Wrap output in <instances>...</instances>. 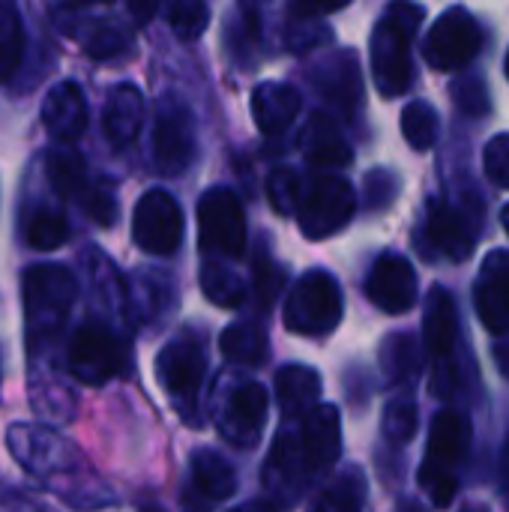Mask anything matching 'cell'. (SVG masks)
<instances>
[{
  "label": "cell",
  "instance_id": "6da1fadb",
  "mask_svg": "<svg viewBox=\"0 0 509 512\" xmlns=\"http://www.w3.org/2000/svg\"><path fill=\"white\" fill-rule=\"evenodd\" d=\"M6 444L15 462L69 507L87 512L111 504V489L93 474L81 450L72 447L63 435L45 426L12 423Z\"/></svg>",
  "mask_w": 509,
  "mask_h": 512
},
{
  "label": "cell",
  "instance_id": "7a4b0ae2",
  "mask_svg": "<svg viewBox=\"0 0 509 512\" xmlns=\"http://www.w3.org/2000/svg\"><path fill=\"white\" fill-rule=\"evenodd\" d=\"M24 327L30 360L48 351L69 318V309L78 297V285L69 267L63 264H36L24 273Z\"/></svg>",
  "mask_w": 509,
  "mask_h": 512
},
{
  "label": "cell",
  "instance_id": "3957f363",
  "mask_svg": "<svg viewBox=\"0 0 509 512\" xmlns=\"http://www.w3.org/2000/svg\"><path fill=\"white\" fill-rule=\"evenodd\" d=\"M423 6L393 3L372 33V78L384 99H396L411 87V39L423 21Z\"/></svg>",
  "mask_w": 509,
  "mask_h": 512
},
{
  "label": "cell",
  "instance_id": "277c9868",
  "mask_svg": "<svg viewBox=\"0 0 509 512\" xmlns=\"http://www.w3.org/2000/svg\"><path fill=\"white\" fill-rule=\"evenodd\" d=\"M468 447V423L462 414L444 408L435 414L429 426V450L420 468V489L432 501L435 510H447L459 492L456 468Z\"/></svg>",
  "mask_w": 509,
  "mask_h": 512
},
{
  "label": "cell",
  "instance_id": "5b68a950",
  "mask_svg": "<svg viewBox=\"0 0 509 512\" xmlns=\"http://www.w3.org/2000/svg\"><path fill=\"white\" fill-rule=\"evenodd\" d=\"M156 378L177 414L189 426H201V393L207 378V354L195 336L168 342L156 357Z\"/></svg>",
  "mask_w": 509,
  "mask_h": 512
},
{
  "label": "cell",
  "instance_id": "8992f818",
  "mask_svg": "<svg viewBox=\"0 0 509 512\" xmlns=\"http://www.w3.org/2000/svg\"><path fill=\"white\" fill-rule=\"evenodd\" d=\"M342 288L327 270L303 273L285 300V327L297 336H327L342 321Z\"/></svg>",
  "mask_w": 509,
  "mask_h": 512
},
{
  "label": "cell",
  "instance_id": "52a82bcc",
  "mask_svg": "<svg viewBox=\"0 0 509 512\" xmlns=\"http://www.w3.org/2000/svg\"><path fill=\"white\" fill-rule=\"evenodd\" d=\"M354 210H357V195L351 183L339 174H318L303 186L297 204V222L309 240H324L342 231L351 222Z\"/></svg>",
  "mask_w": 509,
  "mask_h": 512
},
{
  "label": "cell",
  "instance_id": "ba28073f",
  "mask_svg": "<svg viewBox=\"0 0 509 512\" xmlns=\"http://www.w3.org/2000/svg\"><path fill=\"white\" fill-rule=\"evenodd\" d=\"M198 240L216 261L246 252V216L231 189H207L198 201Z\"/></svg>",
  "mask_w": 509,
  "mask_h": 512
},
{
  "label": "cell",
  "instance_id": "9c48e42d",
  "mask_svg": "<svg viewBox=\"0 0 509 512\" xmlns=\"http://www.w3.org/2000/svg\"><path fill=\"white\" fill-rule=\"evenodd\" d=\"M66 369L87 387L108 384L123 369V342L102 321H84L66 348Z\"/></svg>",
  "mask_w": 509,
  "mask_h": 512
},
{
  "label": "cell",
  "instance_id": "30bf717a",
  "mask_svg": "<svg viewBox=\"0 0 509 512\" xmlns=\"http://www.w3.org/2000/svg\"><path fill=\"white\" fill-rule=\"evenodd\" d=\"M186 231L183 210L177 198L165 189H150L138 198L132 213V240L147 255L168 258L180 249Z\"/></svg>",
  "mask_w": 509,
  "mask_h": 512
},
{
  "label": "cell",
  "instance_id": "8fae6325",
  "mask_svg": "<svg viewBox=\"0 0 509 512\" xmlns=\"http://www.w3.org/2000/svg\"><path fill=\"white\" fill-rule=\"evenodd\" d=\"M483 48V30H480V21L462 9V6H453L447 9L435 24L432 30L426 33V42H423V54H426V63L438 72H456V69H465Z\"/></svg>",
  "mask_w": 509,
  "mask_h": 512
},
{
  "label": "cell",
  "instance_id": "7c38bea8",
  "mask_svg": "<svg viewBox=\"0 0 509 512\" xmlns=\"http://www.w3.org/2000/svg\"><path fill=\"white\" fill-rule=\"evenodd\" d=\"M195 156V117L186 102L165 96L153 120V165L159 174H183Z\"/></svg>",
  "mask_w": 509,
  "mask_h": 512
},
{
  "label": "cell",
  "instance_id": "4fadbf2b",
  "mask_svg": "<svg viewBox=\"0 0 509 512\" xmlns=\"http://www.w3.org/2000/svg\"><path fill=\"white\" fill-rule=\"evenodd\" d=\"M423 342L426 351L435 360V384L432 390L438 396H447L453 390V351L459 342V315L456 303L447 288L435 285L426 297V315H423Z\"/></svg>",
  "mask_w": 509,
  "mask_h": 512
},
{
  "label": "cell",
  "instance_id": "5bb4252c",
  "mask_svg": "<svg viewBox=\"0 0 509 512\" xmlns=\"http://www.w3.org/2000/svg\"><path fill=\"white\" fill-rule=\"evenodd\" d=\"M267 390L258 381H243L237 384L222 411H219V432L228 444L240 447V450H252L261 441L264 423H267Z\"/></svg>",
  "mask_w": 509,
  "mask_h": 512
},
{
  "label": "cell",
  "instance_id": "9a60e30c",
  "mask_svg": "<svg viewBox=\"0 0 509 512\" xmlns=\"http://www.w3.org/2000/svg\"><path fill=\"white\" fill-rule=\"evenodd\" d=\"M297 450L306 474H324L339 462L342 453V420L336 405H315L297 432Z\"/></svg>",
  "mask_w": 509,
  "mask_h": 512
},
{
  "label": "cell",
  "instance_id": "2e32d148",
  "mask_svg": "<svg viewBox=\"0 0 509 512\" xmlns=\"http://www.w3.org/2000/svg\"><path fill=\"white\" fill-rule=\"evenodd\" d=\"M366 297L387 315H402L417 303V273L405 255H381L366 276Z\"/></svg>",
  "mask_w": 509,
  "mask_h": 512
},
{
  "label": "cell",
  "instance_id": "e0dca14e",
  "mask_svg": "<svg viewBox=\"0 0 509 512\" xmlns=\"http://www.w3.org/2000/svg\"><path fill=\"white\" fill-rule=\"evenodd\" d=\"M306 480H309V474H306L300 450H297V435L294 432H279L273 447H270L267 465H264L267 501L276 510L294 507V501L300 498Z\"/></svg>",
  "mask_w": 509,
  "mask_h": 512
},
{
  "label": "cell",
  "instance_id": "ac0fdd59",
  "mask_svg": "<svg viewBox=\"0 0 509 512\" xmlns=\"http://www.w3.org/2000/svg\"><path fill=\"white\" fill-rule=\"evenodd\" d=\"M474 303H477V315L483 321V327L492 336H509V252L498 249L489 252L480 276H477V288H474Z\"/></svg>",
  "mask_w": 509,
  "mask_h": 512
},
{
  "label": "cell",
  "instance_id": "d6986e66",
  "mask_svg": "<svg viewBox=\"0 0 509 512\" xmlns=\"http://www.w3.org/2000/svg\"><path fill=\"white\" fill-rule=\"evenodd\" d=\"M237 492L234 468L213 450H198L189 465V492L186 507L195 512L213 510Z\"/></svg>",
  "mask_w": 509,
  "mask_h": 512
},
{
  "label": "cell",
  "instance_id": "ffe728a7",
  "mask_svg": "<svg viewBox=\"0 0 509 512\" xmlns=\"http://www.w3.org/2000/svg\"><path fill=\"white\" fill-rule=\"evenodd\" d=\"M426 237L444 258L462 264L474 252L477 228H471V219L462 207L450 201H432L429 219H426Z\"/></svg>",
  "mask_w": 509,
  "mask_h": 512
},
{
  "label": "cell",
  "instance_id": "44dd1931",
  "mask_svg": "<svg viewBox=\"0 0 509 512\" xmlns=\"http://www.w3.org/2000/svg\"><path fill=\"white\" fill-rule=\"evenodd\" d=\"M42 126L54 141H75L87 129V99L75 81L54 84L42 99Z\"/></svg>",
  "mask_w": 509,
  "mask_h": 512
},
{
  "label": "cell",
  "instance_id": "7402d4cb",
  "mask_svg": "<svg viewBox=\"0 0 509 512\" xmlns=\"http://www.w3.org/2000/svg\"><path fill=\"white\" fill-rule=\"evenodd\" d=\"M312 84L321 90V96L336 105L342 114H354L363 99V81H360V66L351 51H339L327 57L324 63L315 66Z\"/></svg>",
  "mask_w": 509,
  "mask_h": 512
},
{
  "label": "cell",
  "instance_id": "603a6c76",
  "mask_svg": "<svg viewBox=\"0 0 509 512\" xmlns=\"http://www.w3.org/2000/svg\"><path fill=\"white\" fill-rule=\"evenodd\" d=\"M303 99L285 81H264L252 90V117L264 135H282L300 114Z\"/></svg>",
  "mask_w": 509,
  "mask_h": 512
},
{
  "label": "cell",
  "instance_id": "cb8c5ba5",
  "mask_svg": "<svg viewBox=\"0 0 509 512\" xmlns=\"http://www.w3.org/2000/svg\"><path fill=\"white\" fill-rule=\"evenodd\" d=\"M102 126H105L108 141L117 147L138 138L141 126H144V96L135 84H117L108 93L105 111H102Z\"/></svg>",
  "mask_w": 509,
  "mask_h": 512
},
{
  "label": "cell",
  "instance_id": "d4e9b609",
  "mask_svg": "<svg viewBox=\"0 0 509 512\" xmlns=\"http://www.w3.org/2000/svg\"><path fill=\"white\" fill-rule=\"evenodd\" d=\"M300 147L306 162L315 168H345L354 159L345 135L339 132L336 120L327 114H315L309 120V126L300 135Z\"/></svg>",
  "mask_w": 509,
  "mask_h": 512
},
{
  "label": "cell",
  "instance_id": "484cf974",
  "mask_svg": "<svg viewBox=\"0 0 509 512\" xmlns=\"http://www.w3.org/2000/svg\"><path fill=\"white\" fill-rule=\"evenodd\" d=\"M276 402L285 417H306L321 396V375L309 366H282L276 372Z\"/></svg>",
  "mask_w": 509,
  "mask_h": 512
},
{
  "label": "cell",
  "instance_id": "4316f807",
  "mask_svg": "<svg viewBox=\"0 0 509 512\" xmlns=\"http://www.w3.org/2000/svg\"><path fill=\"white\" fill-rule=\"evenodd\" d=\"M171 288V279L162 273H135L126 294V306L141 324H153L165 315L171 303Z\"/></svg>",
  "mask_w": 509,
  "mask_h": 512
},
{
  "label": "cell",
  "instance_id": "83f0119b",
  "mask_svg": "<svg viewBox=\"0 0 509 512\" xmlns=\"http://www.w3.org/2000/svg\"><path fill=\"white\" fill-rule=\"evenodd\" d=\"M363 504H366V477L360 468H348L327 489L315 495L309 512H363Z\"/></svg>",
  "mask_w": 509,
  "mask_h": 512
},
{
  "label": "cell",
  "instance_id": "f1b7e54d",
  "mask_svg": "<svg viewBox=\"0 0 509 512\" xmlns=\"http://www.w3.org/2000/svg\"><path fill=\"white\" fill-rule=\"evenodd\" d=\"M219 351L237 366H261L267 360L270 345L258 324H231L219 339Z\"/></svg>",
  "mask_w": 509,
  "mask_h": 512
},
{
  "label": "cell",
  "instance_id": "f546056e",
  "mask_svg": "<svg viewBox=\"0 0 509 512\" xmlns=\"http://www.w3.org/2000/svg\"><path fill=\"white\" fill-rule=\"evenodd\" d=\"M201 291L210 303L222 309H237L246 300V282L225 261L207 258L201 267Z\"/></svg>",
  "mask_w": 509,
  "mask_h": 512
},
{
  "label": "cell",
  "instance_id": "4dcf8cb0",
  "mask_svg": "<svg viewBox=\"0 0 509 512\" xmlns=\"http://www.w3.org/2000/svg\"><path fill=\"white\" fill-rule=\"evenodd\" d=\"M381 372L390 384H405L420 372V345L408 333H390L381 345Z\"/></svg>",
  "mask_w": 509,
  "mask_h": 512
},
{
  "label": "cell",
  "instance_id": "1f68e13d",
  "mask_svg": "<svg viewBox=\"0 0 509 512\" xmlns=\"http://www.w3.org/2000/svg\"><path fill=\"white\" fill-rule=\"evenodd\" d=\"M81 24L84 27L78 30V39L93 60H111L129 48V33L117 21H81Z\"/></svg>",
  "mask_w": 509,
  "mask_h": 512
},
{
  "label": "cell",
  "instance_id": "d6a6232c",
  "mask_svg": "<svg viewBox=\"0 0 509 512\" xmlns=\"http://www.w3.org/2000/svg\"><path fill=\"white\" fill-rule=\"evenodd\" d=\"M24 57V27L12 3L0 0V81L12 78Z\"/></svg>",
  "mask_w": 509,
  "mask_h": 512
},
{
  "label": "cell",
  "instance_id": "836d02e7",
  "mask_svg": "<svg viewBox=\"0 0 509 512\" xmlns=\"http://www.w3.org/2000/svg\"><path fill=\"white\" fill-rule=\"evenodd\" d=\"M48 183L63 198H78L87 189L84 159L75 150H57L48 159Z\"/></svg>",
  "mask_w": 509,
  "mask_h": 512
},
{
  "label": "cell",
  "instance_id": "e575fe53",
  "mask_svg": "<svg viewBox=\"0 0 509 512\" xmlns=\"http://www.w3.org/2000/svg\"><path fill=\"white\" fill-rule=\"evenodd\" d=\"M69 240V222L63 213L51 210V207H39L33 210V216L27 219V243L39 252H51L60 249Z\"/></svg>",
  "mask_w": 509,
  "mask_h": 512
},
{
  "label": "cell",
  "instance_id": "d590c367",
  "mask_svg": "<svg viewBox=\"0 0 509 512\" xmlns=\"http://www.w3.org/2000/svg\"><path fill=\"white\" fill-rule=\"evenodd\" d=\"M402 135L414 150H429L438 138V111L429 102H411L402 111Z\"/></svg>",
  "mask_w": 509,
  "mask_h": 512
},
{
  "label": "cell",
  "instance_id": "8d00e7d4",
  "mask_svg": "<svg viewBox=\"0 0 509 512\" xmlns=\"http://www.w3.org/2000/svg\"><path fill=\"white\" fill-rule=\"evenodd\" d=\"M165 15H168V24H171L174 36L183 39V42L198 39L210 24V6L201 3V0H177V3H171L165 9Z\"/></svg>",
  "mask_w": 509,
  "mask_h": 512
},
{
  "label": "cell",
  "instance_id": "74e56055",
  "mask_svg": "<svg viewBox=\"0 0 509 512\" xmlns=\"http://www.w3.org/2000/svg\"><path fill=\"white\" fill-rule=\"evenodd\" d=\"M381 429H384V438L393 447H402V444L414 441V435H417V405L411 399H393L387 405V411H384Z\"/></svg>",
  "mask_w": 509,
  "mask_h": 512
},
{
  "label": "cell",
  "instance_id": "f35d334b",
  "mask_svg": "<svg viewBox=\"0 0 509 512\" xmlns=\"http://www.w3.org/2000/svg\"><path fill=\"white\" fill-rule=\"evenodd\" d=\"M303 177L291 168H276L267 180V195H270V204L282 213V216H291L297 213V204H300V195H303Z\"/></svg>",
  "mask_w": 509,
  "mask_h": 512
},
{
  "label": "cell",
  "instance_id": "ab89813d",
  "mask_svg": "<svg viewBox=\"0 0 509 512\" xmlns=\"http://www.w3.org/2000/svg\"><path fill=\"white\" fill-rule=\"evenodd\" d=\"M453 102L468 117H483L492 108L489 87H486V81L480 75H459L453 81Z\"/></svg>",
  "mask_w": 509,
  "mask_h": 512
},
{
  "label": "cell",
  "instance_id": "60d3db41",
  "mask_svg": "<svg viewBox=\"0 0 509 512\" xmlns=\"http://www.w3.org/2000/svg\"><path fill=\"white\" fill-rule=\"evenodd\" d=\"M78 204L84 207V213L96 222V225H114L117 222V195L108 186H90L78 195Z\"/></svg>",
  "mask_w": 509,
  "mask_h": 512
},
{
  "label": "cell",
  "instance_id": "b9f144b4",
  "mask_svg": "<svg viewBox=\"0 0 509 512\" xmlns=\"http://www.w3.org/2000/svg\"><path fill=\"white\" fill-rule=\"evenodd\" d=\"M483 168H486V177L492 183L509 189V132L495 135L486 144V150H483Z\"/></svg>",
  "mask_w": 509,
  "mask_h": 512
},
{
  "label": "cell",
  "instance_id": "7bdbcfd3",
  "mask_svg": "<svg viewBox=\"0 0 509 512\" xmlns=\"http://www.w3.org/2000/svg\"><path fill=\"white\" fill-rule=\"evenodd\" d=\"M282 285H285V273L267 258H261L258 264H255V300H258V306L261 309H270L273 306V300H276V294L282 291Z\"/></svg>",
  "mask_w": 509,
  "mask_h": 512
},
{
  "label": "cell",
  "instance_id": "ee69618b",
  "mask_svg": "<svg viewBox=\"0 0 509 512\" xmlns=\"http://www.w3.org/2000/svg\"><path fill=\"white\" fill-rule=\"evenodd\" d=\"M333 33L330 27H324L321 21H312V18H294V24L288 27V45L294 51H309V48H318L321 42H327Z\"/></svg>",
  "mask_w": 509,
  "mask_h": 512
},
{
  "label": "cell",
  "instance_id": "f6af8a7d",
  "mask_svg": "<svg viewBox=\"0 0 509 512\" xmlns=\"http://www.w3.org/2000/svg\"><path fill=\"white\" fill-rule=\"evenodd\" d=\"M396 189H399V183L390 171H372L366 177V204L372 210H381L396 198Z\"/></svg>",
  "mask_w": 509,
  "mask_h": 512
},
{
  "label": "cell",
  "instance_id": "bcb514c9",
  "mask_svg": "<svg viewBox=\"0 0 509 512\" xmlns=\"http://www.w3.org/2000/svg\"><path fill=\"white\" fill-rule=\"evenodd\" d=\"M498 489H501V495H504L509 507V438L504 450H501V462H498Z\"/></svg>",
  "mask_w": 509,
  "mask_h": 512
},
{
  "label": "cell",
  "instance_id": "7dc6e473",
  "mask_svg": "<svg viewBox=\"0 0 509 512\" xmlns=\"http://www.w3.org/2000/svg\"><path fill=\"white\" fill-rule=\"evenodd\" d=\"M492 351H495V360H498V369H501V375H504V378H509V339L498 342Z\"/></svg>",
  "mask_w": 509,
  "mask_h": 512
},
{
  "label": "cell",
  "instance_id": "c3c4849f",
  "mask_svg": "<svg viewBox=\"0 0 509 512\" xmlns=\"http://www.w3.org/2000/svg\"><path fill=\"white\" fill-rule=\"evenodd\" d=\"M231 512H279L270 501H249V504H243V507H237V510Z\"/></svg>",
  "mask_w": 509,
  "mask_h": 512
},
{
  "label": "cell",
  "instance_id": "681fc988",
  "mask_svg": "<svg viewBox=\"0 0 509 512\" xmlns=\"http://www.w3.org/2000/svg\"><path fill=\"white\" fill-rule=\"evenodd\" d=\"M129 12L138 15V21H144V18H150L156 12V3H144V6L141 3H129Z\"/></svg>",
  "mask_w": 509,
  "mask_h": 512
},
{
  "label": "cell",
  "instance_id": "f907efd6",
  "mask_svg": "<svg viewBox=\"0 0 509 512\" xmlns=\"http://www.w3.org/2000/svg\"><path fill=\"white\" fill-rule=\"evenodd\" d=\"M396 512H426V510H423V507H420L417 501H402V504H399V510H396Z\"/></svg>",
  "mask_w": 509,
  "mask_h": 512
},
{
  "label": "cell",
  "instance_id": "816d5d0a",
  "mask_svg": "<svg viewBox=\"0 0 509 512\" xmlns=\"http://www.w3.org/2000/svg\"><path fill=\"white\" fill-rule=\"evenodd\" d=\"M501 222H504V231L509 234V204L504 207V213H501Z\"/></svg>",
  "mask_w": 509,
  "mask_h": 512
},
{
  "label": "cell",
  "instance_id": "f5cc1de1",
  "mask_svg": "<svg viewBox=\"0 0 509 512\" xmlns=\"http://www.w3.org/2000/svg\"><path fill=\"white\" fill-rule=\"evenodd\" d=\"M462 512H486V510H477V507H468V510H462Z\"/></svg>",
  "mask_w": 509,
  "mask_h": 512
},
{
  "label": "cell",
  "instance_id": "db71d44e",
  "mask_svg": "<svg viewBox=\"0 0 509 512\" xmlns=\"http://www.w3.org/2000/svg\"><path fill=\"white\" fill-rule=\"evenodd\" d=\"M507 78H509V54H507Z\"/></svg>",
  "mask_w": 509,
  "mask_h": 512
}]
</instances>
